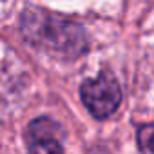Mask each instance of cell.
<instances>
[{
    "instance_id": "obj_1",
    "label": "cell",
    "mask_w": 154,
    "mask_h": 154,
    "mask_svg": "<svg viewBox=\"0 0 154 154\" xmlns=\"http://www.w3.org/2000/svg\"><path fill=\"white\" fill-rule=\"evenodd\" d=\"M20 33L27 44L60 58H78L87 51V35L80 24L40 8L20 17Z\"/></svg>"
},
{
    "instance_id": "obj_3",
    "label": "cell",
    "mask_w": 154,
    "mask_h": 154,
    "mask_svg": "<svg viewBox=\"0 0 154 154\" xmlns=\"http://www.w3.org/2000/svg\"><path fill=\"white\" fill-rule=\"evenodd\" d=\"M27 154H63L62 127L47 118H36L27 125L26 131Z\"/></svg>"
},
{
    "instance_id": "obj_4",
    "label": "cell",
    "mask_w": 154,
    "mask_h": 154,
    "mask_svg": "<svg viewBox=\"0 0 154 154\" xmlns=\"http://www.w3.org/2000/svg\"><path fill=\"white\" fill-rule=\"evenodd\" d=\"M138 143L143 150H149L150 154H154V123H147L140 127Z\"/></svg>"
},
{
    "instance_id": "obj_2",
    "label": "cell",
    "mask_w": 154,
    "mask_h": 154,
    "mask_svg": "<svg viewBox=\"0 0 154 154\" xmlns=\"http://www.w3.org/2000/svg\"><path fill=\"white\" fill-rule=\"evenodd\" d=\"M80 96L87 111L98 118L105 120L116 112L122 102V89L114 78V74L109 71L100 72L96 78L85 80L80 87Z\"/></svg>"
}]
</instances>
